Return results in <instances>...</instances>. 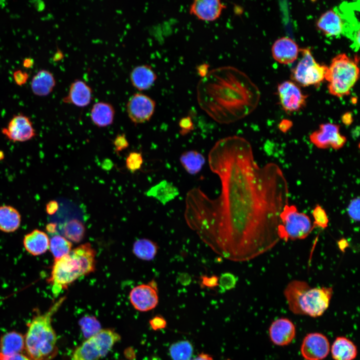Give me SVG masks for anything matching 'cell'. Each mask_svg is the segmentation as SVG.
I'll return each instance as SVG.
<instances>
[{"label": "cell", "instance_id": "6da1fadb", "mask_svg": "<svg viewBox=\"0 0 360 360\" xmlns=\"http://www.w3.org/2000/svg\"><path fill=\"white\" fill-rule=\"evenodd\" d=\"M208 163L220 179V194L211 198L200 188L190 189L184 212L188 226L228 260L248 261L270 250L280 240V215L288 204L282 170L274 163L260 167L250 144L236 136L216 142Z\"/></svg>", "mask_w": 360, "mask_h": 360}, {"label": "cell", "instance_id": "7a4b0ae2", "mask_svg": "<svg viewBox=\"0 0 360 360\" xmlns=\"http://www.w3.org/2000/svg\"><path fill=\"white\" fill-rule=\"evenodd\" d=\"M260 98V91L250 78L230 66L209 70L196 86L199 106L221 124L233 123L250 114Z\"/></svg>", "mask_w": 360, "mask_h": 360}, {"label": "cell", "instance_id": "3957f363", "mask_svg": "<svg viewBox=\"0 0 360 360\" xmlns=\"http://www.w3.org/2000/svg\"><path fill=\"white\" fill-rule=\"evenodd\" d=\"M96 252L86 242L72 250L66 255L54 260L48 282L56 294L64 290L79 278L94 272Z\"/></svg>", "mask_w": 360, "mask_h": 360}, {"label": "cell", "instance_id": "277c9868", "mask_svg": "<svg viewBox=\"0 0 360 360\" xmlns=\"http://www.w3.org/2000/svg\"><path fill=\"white\" fill-rule=\"evenodd\" d=\"M64 300L46 312L33 317L24 336L25 352L32 360H52L58 353L57 338L52 326V317Z\"/></svg>", "mask_w": 360, "mask_h": 360}, {"label": "cell", "instance_id": "5b68a950", "mask_svg": "<svg viewBox=\"0 0 360 360\" xmlns=\"http://www.w3.org/2000/svg\"><path fill=\"white\" fill-rule=\"evenodd\" d=\"M284 294L288 308L292 313L317 318L328 308L333 288L311 287L306 281L293 280L286 286Z\"/></svg>", "mask_w": 360, "mask_h": 360}, {"label": "cell", "instance_id": "8992f818", "mask_svg": "<svg viewBox=\"0 0 360 360\" xmlns=\"http://www.w3.org/2000/svg\"><path fill=\"white\" fill-rule=\"evenodd\" d=\"M359 72L356 60L346 54L336 56L328 68L324 77L328 82L329 92L338 98L349 94L358 78Z\"/></svg>", "mask_w": 360, "mask_h": 360}, {"label": "cell", "instance_id": "52a82bcc", "mask_svg": "<svg viewBox=\"0 0 360 360\" xmlns=\"http://www.w3.org/2000/svg\"><path fill=\"white\" fill-rule=\"evenodd\" d=\"M280 220L278 234L280 240L285 242L305 239L314 228L310 216L299 212L294 205L286 204Z\"/></svg>", "mask_w": 360, "mask_h": 360}, {"label": "cell", "instance_id": "ba28073f", "mask_svg": "<svg viewBox=\"0 0 360 360\" xmlns=\"http://www.w3.org/2000/svg\"><path fill=\"white\" fill-rule=\"evenodd\" d=\"M120 340V335L114 330L102 328L74 350L71 360H98L105 356Z\"/></svg>", "mask_w": 360, "mask_h": 360}, {"label": "cell", "instance_id": "9c48e42d", "mask_svg": "<svg viewBox=\"0 0 360 360\" xmlns=\"http://www.w3.org/2000/svg\"><path fill=\"white\" fill-rule=\"evenodd\" d=\"M300 52L301 58L292 72V79L302 86L320 84L324 79L328 67L318 63L310 48H300Z\"/></svg>", "mask_w": 360, "mask_h": 360}, {"label": "cell", "instance_id": "30bf717a", "mask_svg": "<svg viewBox=\"0 0 360 360\" xmlns=\"http://www.w3.org/2000/svg\"><path fill=\"white\" fill-rule=\"evenodd\" d=\"M338 124L327 122L320 124L319 128L310 135V141L319 148H332L338 150L343 147L346 138L340 132Z\"/></svg>", "mask_w": 360, "mask_h": 360}, {"label": "cell", "instance_id": "8fae6325", "mask_svg": "<svg viewBox=\"0 0 360 360\" xmlns=\"http://www.w3.org/2000/svg\"><path fill=\"white\" fill-rule=\"evenodd\" d=\"M155 108V101L148 95L140 92L131 96L126 106L128 116L136 124L148 121L152 116Z\"/></svg>", "mask_w": 360, "mask_h": 360}, {"label": "cell", "instance_id": "7c38bea8", "mask_svg": "<svg viewBox=\"0 0 360 360\" xmlns=\"http://www.w3.org/2000/svg\"><path fill=\"white\" fill-rule=\"evenodd\" d=\"M130 302L137 310L145 312L154 308L158 302L157 284L152 280L134 287L129 294Z\"/></svg>", "mask_w": 360, "mask_h": 360}, {"label": "cell", "instance_id": "4fadbf2b", "mask_svg": "<svg viewBox=\"0 0 360 360\" xmlns=\"http://www.w3.org/2000/svg\"><path fill=\"white\" fill-rule=\"evenodd\" d=\"M278 93L280 104L287 113L298 112L306 104L308 96L292 81L286 80L280 84L278 87Z\"/></svg>", "mask_w": 360, "mask_h": 360}, {"label": "cell", "instance_id": "5bb4252c", "mask_svg": "<svg viewBox=\"0 0 360 360\" xmlns=\"http://www.w3.org/2000/svg\"><path fill=\"white\" fill-rule=\"evenodd\" d=\"M2 132L13 142H25L36 135L30 118L22 114L14 116L7 126L2 128Z\"/></svg>", "mask_w": 360, "mask_h": 360}, {"label": "cell", "instance_id": "9a60e30c", "mask_svg": "<svg viewBox=\"0 0 360 360\" xmlns=\"http://www.w3.org/2000/svg\"><path fill=\"white\" fill-rule=\"evenodd\" d=\"M300 350L305 360H322L330 352V342L321 333H309L303 339Z\"/></svg>", "mask_w": 360, "mask_h": 360}, {"label": "cell", "instance_id": "2e32d148", "mask_svg": "<svg viewBox=\"0 0 360 360\" xmlns=\"http://www.w3.org/2000/svg\"><path fill=\"white\" fill-rule=\"evenodd\" d=\"M272 342L278 346H285L292 342L296 330L294 324L288 318H281L272 322L268 330Z\"/></svg>", "mask_w": 360, "mask_h": 360}, {"label": "cell", "instance_id": "e0dca14e", "mask_svg": "<svg viewBox=\"0 0 360 360\" xmlns=\"http://www.w3.org/2000/svg\"><path fill=\"white\" fill-rule=\"evenodd\" d=\"M317 28L328 36L346 34V20L336 10H330L323 13L316 22Z\"/></svg>", "mask_w": 360, "mask_h": 360}, {"label": "cell", "instance_id": "ac0fdd59", "mask_svg": "<svg viewBox=\"0 0 360 360\" xmlns=\"http://www.w3.org/2000/svg\"><path fill=\"white\" fill-rule=\"evenodd\" d=\"M226 8L218 0H196L190 8V13L198 19L205 22L217 20Z\"/></svg>", "mask_w": 360, "mask_h": 360}, {"label": "cell", "instance_id": "d6986e66", "mask_svg": "<svg viewBox=\"0 0 360 360\" xmlns=\"http://www.w3.org/2000/svg\"><path fill=\"white\" fill-rule=\"evenodd\" d=\"M274 58L282 64L294 62L298 58L300 48L296 43L288 37H282L276 40L272 48Z\"/></svg>", "mask_w": 360, "mask_h": 360}, {"label": "cell", "instance_id": "ffe728a7", "mask_svg": "<svg viewBox=\"0 0 360 360\" xmlns=\"http://www.w3.org/2000/svg\"><path fill=\"white\" fill-rule=\"evenodd\" d=\"M91 87L82 80H75L70 86L68 94L63 98L66 104L84 108L88 105L92 98Z\"/></svg>", "mask_w": 360, "mask_h": 360}, {"label": "cell", "instance_id": "44dd1931", "mask_svg": "<svg viewBox=\"0 0 360 360\" xmlns=\"http://www.w3.org/2000/svg\"><path fill=\"white\" fill-rule=\"evenodd\" d=\"M130 78L133 87L142 91L150 88L153 86L156 80L157 75L150 66L141 64L132 69Z\"/></svg>", "mask_w": 360, "mask_h": 360}, {"label": "cell", "instance_id": "7402d4cb", "mask_svg": "<svg viewBox=\"0 0 360 360\" xmlns=\"http://www.w3.org/2000/svg\"><path fill=\"white\" fill-rule=\"evenodd\" d=\"M23 242L26 250L36 256L46 252L49 248L50 240L46 233L36 229L24 236Z\"/></svg>", "mask_w": 360, "mask_h": 360}, {"label": "cell", "instance_id": "603a6c76", "mask_svg": "<svg viewBox=\"0 0 360 360\" xmlns=\"http://www.w3.org/2000/svg\"><path fill=\"white\" fill-rule=\"evenodd\" d=\"M115 110L110 103L99 102L92 106L90 117L92 123L98 128L111 125L114 120Z\"/></svg>", "mask_w": 360, "mask_h": 360}, {"label": "cell", "instance_id": "cb8c5ba5", "mask_svg": "<svg viewBox=\"0 0 360 360\" xmlns=\"http://www.w3.org/2000/svg\"><path fill=\"white\" fill-rule=\"evenodd\" d=\"M25 351L24 336L12 331L3 334L0 338V354L10 356Z\"/></svg>", "mask_w": 360, "mask_h": 360}, {"label": "cell", "instance_id": "d4e9b609", "mask_svg": "<svg viewBox=\"0 0 360 360\" xmlns=\"http://www.w3.org/2000/svg\"><path fill=\"white\" fill-rule=\"evenodd\" d=\"M331 354L334 360H354L358 354L355 344L344 336H338L331 347Z\"/></svg>", "mask_w": 360, "mask_h": 360}, {"label": "cell", "instance_id": "484cf974", "mask_svg": "<svg viewBox=\"0 0 360 360\" xmlns=\"http://www.w3.org/2000/svg\"><path fill=\"white\" fill-rule=\"evenodd\" d=\"M56 86L55 78L50 72L42 70L33 77L31 88L33 93L38 96H46L49 94Z\"/></svg>", "mask_w": 360, "mask_h": 360}, {"label": "cell", "instance_id": "4316f807", "mask_svg": "<svg viewBox=\"0 0 360 360\" xmlns=\"http://www.w3.org/2000/svg\"><path fill=\"white\" fill-rule=\"evenodd\" d=\"M146 194L165 205L179 194V190L172 183L163 180L151 188L147 192Z\"/></svg>", "mask_w": 360, "mask_h": 360}, {"label": "cell", "instance_id": "83f0119b", "mask_svg": "<svg viewBox=\"0 0 360 360\" xmlns=\"http://www.w3.org/2000/svg\"><path fill=\"white\" fill-rule=\"evenodd\" d=\"M21 216L18 210L10 206H0V230L6 232L16 231L20 227Z\"/></svg>", "mask_w": 360, "mask_h": 360}, {"label": "cell", "instance_id": "f1b7e54d", "mask_svg": "<svg viewBox=\"0 0 360 360\" xmlns=\"http://www.w3.org/2000/svg\"><path fill=\"white\" fill-rule=\"evenodd\" d=\"M180 160L184 170L192 175L198 173L206 162L204 156L194 150L183 152L180 156Z\"/></svg>", "mask_w": 360, "mask_h": 360}, {"label": "cell", "instance_id": "f546056e", "mask_svg": "<svg viewBox=\"0 0 360 360\" xmlns=\"http://www.w3.org/2000/svg\"><path fill=\"white\" fill-rule=\"evenodd\" d=\"M158 246L154 242L147 239L140 238L136 240L133 245L132 252L140 259L151 260L156 256Z\"/></svg>", "mask_w": 360, "mask_h": 360}, {"label": "cell", "instance_id": "4dcf8cb0", "mask_svg": "<svg viewBox=\"0 0 360 360\" xmlns=\"http://www.w3.org/2000/svg\"><path fill=\"white\" fill-rule=\"evenodd\" d=\"M86 234V228L80 220L74 219L66 222L64 227V234L69 241L80 242L84 238Z\"/></svg>", "mask_w": 360, "mask_h": 360}, {"label": "cell", "instance_id": "1f68e13d", "mask_svg": "<svg viewBox=\"0 0 360 360\" xmlns=\"http://www.w3.org/2000/svg\"><path fill=\"white\" fill-rule=\"evenodd\" d=\"M72 244L64 236L56 235L51 238L49 248L54 260L68 254L72 250Z\"/></svg>", "mask_w": 360, "mask_h": 360}, {"label": "cell", "instance_id": "d6a6232c", "mask_svg": "<svg viewBox=\"0 0 360 360\" xmlns=\"http://www.w3.org/2000/svg\"><path fill=\"white\" fill-rule=\"evenodd\" d=\"M172 360H190L193 353V347L188 340H181L173 344L169 349Z\"/></svg>", "mask_w": 360, "mask_h": 360}, {"label": "cell", "instance_id": "836d02e7", "mask_svg": "<svg viewBox=\"0 0 360 360\" xmlns=\"http://www.w3.org/2000/svg\"><path fill=\"white\" fill-rule=\"evenodd\" d=\"M79 325L83 336L86 339L94 336L101 329L100 322L93 316H86L79 321Z\"/></svg>", "mask_w": 360, "mask_h": 360}, {"label": "cell", "instance_id": "e575fe53", "mask_svg": "<svg viewBox=\"0 0 360 360\" xmlns=\"http://www.w3.org/2000/svg\"><path fill=\"white\" fill-rule=\"evenodd\" d=\"M314 228L324 229L328 226V218L326 210L320 204H316L312 211Z\"/></svg>", "mask_w": 360, "mask_h": 360}, {"label": "cell", "instance_id": "d590c367", "mask_svg": "<svg viewBox=\"0 0 360 360\" xmlns=\"http://www.w3.org/2000/svg\"><path fill=\"white\" fill-rule=\"evenodd\" d=\"M142 164L143 158L141 152H131L126 157V168L132 173L140 170Z\"/></svg>", "mask_w": 360, "mask_h": 360}, {"label": "cell", "instance_id": "8d00e7d4", "mask_svg": "<svg viewBox=\"0 0 360 360\" xmlns=\"http://www.w3.org/2000/svg\"><path fill=\"white\" fill-rule=\"evenodd\" d=\"M238 282V278L230 272H224L221 274L218 278V284L220 292H225L234 288Z\"/></svg>", "mask_w": 360, "mask_h": 360}, {"label": "cell", "instance_id": "74e56055", "mask_svg": "<svg viewBox=\"0 0 360 360\" xmlns=\"http://www.w3.org/2000/svg\"><path fill=\"white\" fill-rule=\"evenodd\" d=\"M360 202L358 196L350 200L346 208L348 216L354 222L360 221Z\"/></svg>", "mask_w": 360, "mask_h": 360}, {"label": "cell", "instance_id": "f35d334b", "mask_svg": "<svg viewBox=\"0 0 360 360\" xmlns=\"http://www.w3.org/2000/svg\"><path fill=\"white\" fill-rule=\"evenodd\" d=\"M115 152L119 154V153L126 149L129 146V143L126 139L124 133L118 134L112 140Z\"/></svg>", "mask_w": 360, "mask_h": 360}, {"label": "cell", "instance_id": "ab89813d", "mask_svg": "<svg viewBox=\"0 0 360 360\" xmlns=\"http://www.w3.org/2000/svg\"><path fill=\"white\" fill-rule=\"evenodd\" d=\"M180 128V133L184 136L194 130V123L191 118L189 116L181 118L178 123Z\"/></svg>", "mask_w": 360, "mask_h": 360}, {"label": "cell", "instance_id": "60d3db41", "mask_svg": "<svg viewBox=\"0 0 360 360\" xmlns=\"http://www.w3.org/2000/svg\"><path fill=\"white\" fill-rule=\"evenodd\" d=\"M149 322L152 328L155 330L164 328L166 325V320L160 316H154L150 320Z\"/></svg>", "mask_w": 360, "mask_h": 360}, {"label": "cell", "instance_id": "b9f144b4", "mask_svg": "<svg viewBox=\"0 0 360 360\" xmlns=\"http://www.w3.org/2000/svg\"><path fill=\"white\" fill-rule=\"evenodd\" d=\"M218 278L216 276H203L201 277L202 284L204 286L209 288H213L218 284Z\"/></svg>", "mask_w": 360, "mask_h": 360}, {"label": "cell", "instance_id": "7bdbcfd3", "mask_svg": "<svg viewBox=\"0 0 360 360\" xmlns=\"http://www.w3.org/2000/svg\"><path fill=\"white\" fill-rule=\"evenodd\" d=\"M28 74L26 72L22 71L21 70L16 71L14 74V80L16 84L20 86L25 84L28 78Z\"/></svg>", "mask_w": 360, "mask_h": 360}, {"label": "cell", "instance_id": "ee69618b", "mask_svg": "<svg viewBox=\"0 0 360 360\" xmlns=\"http://www.w3.org/2000/svg\"><path fill=\"white\" fill-rule=\"evenodd\" d=\"M0 360H32L29 356L23 354H16L10 356H3L0 354Z\"/></svg>", "mask_w": 360, "mask_h": 360}, {"label": "cell", "instance_id": "f6af8a7d", "mask_svg": "<svg viewBox=\"0 0 360 360\" xmlns=\"http://www.w3.org/2000/svg\"><path fill=\"white\" fill-rule=\"evenodd\" d=\"M292 126V122L291 121L288 120H283L279 124V128L280 130L283 132H286Z\"/></svg>", "mask_w": 360, "mask_h": 360}, {"label": "cell", "instance_id": "bcb514c9", "mask_svg": "<svg viewBox=\"0 0 360 360\" xmlns=\"http://www.w3.org/2000/svg\"><path fill=\"white\" fill-rule=\"evenodd\" d=\"M58 208V204L55 200L50 201L46 205V210L48 213H54Z\"/></svg>", "mask_w": 360, "mask_h": 360}, {"label": "cell", "instance_id": "7dc6e473", "mask_svg": "<svg viewBox=\"0 0 360 360\" xmlns=\"http://www.w3.org/2000/svg\"><path fill=\"white\" fill-rule=\"evenodd\" d=\"M342 121L344 124L350 125L352 122V114L350 112L344 114L342 116Z\"/></svg>", "mask_w": 360, "mask_h": 360}, {"label": "cell", "instance_id": "c3c4849f", "mask_svg": "<svg viewBox=\"0 0 360 360\" xmlns=\"http://www.w3.org/2000/svg\"><path fill=\"white\" fill-rule=\"evenodd\" d=\"M190 360H213L212 356L206 354H200L196 357L191 358Z\"/></svg>", "mask_w": 360, "mask_h": 360}, {"label": "cell", "instance_id": "681fc988", "mask_svg": "<svg viewBox=\"0 0 360 360\" xmlns=\"http://www.w3.org/2000/svg\"><path fill=\"white\" fill-rule=\"evenodd\" d=\"M338 245L340 250H343L346 248L347 247L348 242L346 240H340Z\"/></svg>", "mask_w": 360, "mask_h": 360}, {"label": "cell", "instance_id": "f907efd6", "mask_svg": "<svg viewBox=\"0 0 360 360\" xmlns=\"http://www.w3.org/2000/svg\"><path fill=\"white\" fill-rule=\"evenodd\" d=\"M24 66L26 68H30L33 64L32 60L30 58H27L24 61Z\"/></svg>", "mask_w": 360, "mask_h": 360}, {"label": "cell", "instance_id": "816d5d0a", "mask_svg": "<svg viewBox=\"0 0 360 360\" xmlns=\"http://www.w3.org/2000/svg\"><path fill=\"white\" fill-rule=\"evenodd\" d=\"M4 158V152L0 150V160H2Z\"/></svg>", "mask_w": 360, "mask_h": 360}]
</instances>
